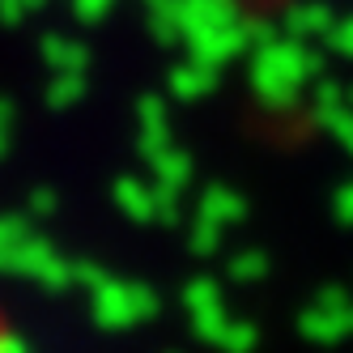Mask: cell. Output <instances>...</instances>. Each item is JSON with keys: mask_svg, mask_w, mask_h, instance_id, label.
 Here are the masks:
<instances>
[{"mask_svg": "<svg viewBox=\"0 0 353 353\" xmlns=\"http://www.w3.org/2000/svg\"><path fill=\"white\" fill-rule=\"evenodd\" d=\"M0 353H21V345H17V332H13V323H9L5 307H0Z\"/></svg>", "mask_w": 353, "mask_h": 353, "instance_id": "cell-1", "label": "cell"}]
</instances>
